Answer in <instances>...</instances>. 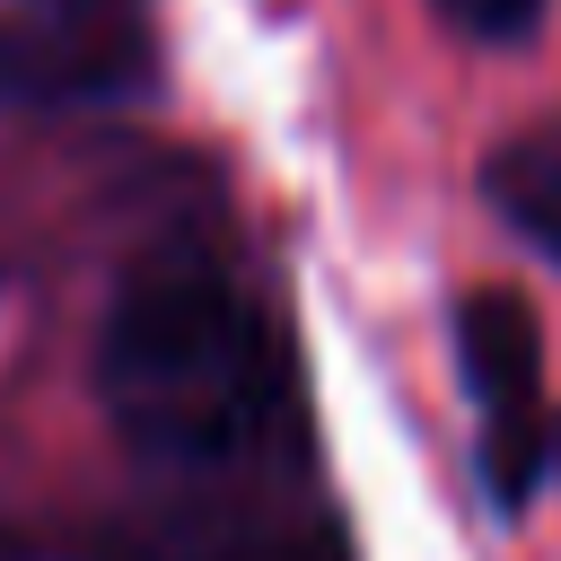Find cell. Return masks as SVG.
Listing matches in <instances>:
<instances>
[{
    "mask_svg": "<svg viewBox=\"0 0 561 561\" xmlns=\"http://www.w3.org/2000/svg\"><path fill=\"white\" fill-rule=\"evenodd\" d=\"M96 394L123 447L175 482H219L289 438V351L254 280L175 237L149 245L96 324Z\"/></svg>",
    "mask_w": 561,
    "mask_h": 561,
    "instance_id": "6da1fadb",
    "label": "cell"
},
{
    "mask_svg": "<svg viewBox=\"0 0 561 561\" xmlns=\"http://www.w3.org/2000/svg\"><path fill=\"white\" fill-rule=\"evenodd\" d=\"M456 377L473 403L482 500L500 517H517L561 465V430H552V394H543V333H535V307L517 289H465L456 298Z\"/></svg>",
    "mask_w": 561,
    "mask_h": 561,
    "instance_id": "7a4b0ae2",
    "label": "cell"
},
{
    "mask_svg": "<svg viewBox=\"0 0 561 561\" xmlns=\"http://www.w3.org/2000/svg\"><path fill=\"white\" fill-rule=\"evenodd\" d=\"M140 70V0H0V79L96 96Z\"/></svg>",
    "mask_w": 561,
    "mask_h": 561,
    "instance_id": "3957f363",
    "label": "cell"
},
{
    "mask_svg": "<svg viewBox=\"0 0 561 561\" xmlns=\"http://www.w3.org/2000/svg\"><path fill=\"white\" fill-rule=\"evenodd\" d=\"M482 193H491V210H500L543 263H561V123H552V131H517V140L482 167Z\"/></svg>",
    "mask_w": 561,
    "mask_h": 561,
    "instance_id": "277c9868",
    "label": "cell"
},
{
    "mask_svg": "<svg viewBox=\"0 0 561 561\" xmlns=\"http://www.w3.org/2000/svg\"><path fill=\"white\" fill-rule=\"evenodd\" d=\"M430 9H438L456 35H473V44H526L552 0H430Z\"/></svg>",
    "mask_w": 561,
    "mask_h": 561,
    "instance_id": "5b68a950",
    "label": "cell"
}]
</instances>
